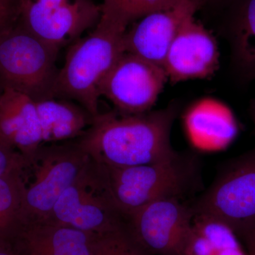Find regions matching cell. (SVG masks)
I'll use <instances>...</instances> for the list:
<instances>
[{"label":"cell","instance_id":"cell-1","mask_svg":"<svg viewBox=\"0 0 255 255\" xmlns=\"http://www.w3.org/2000/svg\"><path fill=\"white\" fill-rule=\"evenodd\" d=\"M177 114L176 104L141 114L117 110L100 113L77 140L93 160L110 167H130L174 158L179 155L171 144Z\"/></svg>","mask_w":255,"mask_h":255},{"label":"cell","instance_id":"cell-2","mask_svg":"<svg viewBox=\"0 0 255 255\" xmlns=\"http://www.w3.org/2000/svg\"><path fill=\"white\" fill-rule=\"evenodd\" d=\"M125 33L99 21L91 33L72 43L58 73L55 98L75 101L94 118L98 116L100 86L126 53Z\"/></svg>","mask_w":255,"mask_h":255},{"label":"cell","instance_id":"cell-3","mask_svg":"<svg viewBox=\"0 0 255 255\" xmlns=\"http://www.w3.org/2000/svg\"><path fill=\"white\" fill-rule=\"evenodd\" d=\"M59 50L28 31L18 20L0 34V90L12 89L35 102L54 98Z\"/></svg>","mask_w":255,"mask_h":255},{"label":"cell","instance_id":"cell-4","mask_svg":"<svg viewBox=\"0 0 255 255\" xmlns=\"http://www.w3.org/2000/svg\"><path fill=\"white\" fill-rule=\"evenodd\" d=\"M89 159L77 140L43 144L26 159L21 177L27 222L49 219L55 203Z\"/></svg>","mask_w":255,"mask_h":255},{"label":"cell","instance_id":"cell-5","mask_svg":"<svg viewBox=\"0 0 255 255\" xmlns=\"http://www.w3.org/2000/svg\"><path fill=\"white\" fill-rule=\"evenodd\" d=\"M48 221L99 236L127 226V216L114 200L105 166L90 157L55 203Z\"/></svg>","mask_w":255,"mask_h":255},{"label":"cell","instance_id":"cell-6","mask_svg":"<svg viewBox=\"0 0 255 255\" xmlns=\"http://www.w3.org/2000/svg\"><path fill=\"white\" fill-rule=\"evenodd\" d=\"M194 214L217 220L246 242L255 235V147L225 166L191 205Z\"/></svg>","mask_w":255,"mask_h":255},{"label":"cell","instance_id":"cell-7","mask_svg":"<svg viewBox=\"0 0 255 255\" xmlns=\"http://www.w3.org/2000/svg\"><path fill=\"white\" fill-rule=\"evenodd\" d=\"M104 166L114 200L127 216L157 199H182L192 187L194 177L193 164L180 155L141 165Z\"/></svg>","mask_w":255,"mask_h":255},{"label":"cell","instance_id":"cell-8","mask_svg":"<svg viewBox=\"0 0 255 255\" xmlns=\"http://www.w3.org/2000/svg\"><path fill=\"white\" fill-rule=\"evenodd\" d=\"M194 216L180 198H162L129 214L128 229L151 255H183Z\"/></svg>","mask_w":255,"mask_h":255},{"label":"cell","instance_id":"cell-9","mask_svg":"<svg viewBox=\"0 0 255 255\" xmlns=\"http://www.w3.org/2000/svg\"><path fill=\"white\" fill-rule=\"evenodd\" d=\"M100 17L101 6L92 0H20L21 24L58 50L95 27Z\"/></svg>","mask_w":255,"mask_h":255},{"label":"cell","instance_id":"cell-10","mask_svg":"<svg viewBox=\"0 0 255 255\" xmlns=\"http://www.w3.org/2000/svg\"><path fill=\"white\" fill-rule=\"evenodd\" d=\"M167 79L162 67L125 53L102 82L100 97L122 113H145L155 105Z\"/></svg>","mask_w":255,"mask_h":255},{"label":"cell","instance_id":"cell-11","mask_svg":"<svg viewBox=\"0 0 255 255\" xmlns=\"http://www.w3.org/2000/svg\"><path fill=\"white\" fill-rule=\"evenodd\" d=\"M201 3V0H179L170 7L132 23L124 35L126 53L163 68L166 55L181 26L194 16Z\"/></svg>","mask_w":255,"mask_h":255},{"label":"cell","instance_id":"cell-12","mask_svg":"<svg viewBox=\"0 0 255 255\" xmlns=\"http://www.w3.org/2000/svg\"><path fill=\"white\" fill-rule=\"evenodd\" d=\"M219 63L214 37L192 16L181 26L166 55L163 68L167 78L177 83L209 78Z\"/></svg>","mask_w":255,"mask_h":255},{"label":"cell","instance_id":"cell-13","mask_svg":"<svg viewBox=\"0 0 255 255\" xmlns=\"http://www.w3.org/2000/svg\"><path fill=\"white\" fill-rule=\"evenodd\" d=\"M98 236L51 221H28L12 245L19 255H94Z\"/></svg>","mask_w":255,"mask_h":255},{"label":"cell","instance_id":"cell-14","mask_svg":"<svg viewBox=\"0 0 255 255\" xmlns=\"http://www.w3.org/2000/svg\"><path fill=\"white\" fill-rule=\"evenodd\" d=\"M0 140L26 159L43 145L36 102L12 89L0 90Z\"/></svg>","mask_w":255,"mask_h":255},{"label":"cell","instance_id":"cell-15","mask_svg":"<svg viewBox=\"0 0 255 255\" xmlns=\"http://www.w3.org/2000/svg\"><path fill=\"white\" fill-rule=\"evenodd\" d=\"M231 64L240 81L255 80V0H234L226 28Z\"/></svg>","mask_w":255,"mask_h":255},{"label":"cell","instance_id":"cell-16","mask_svg":"<svg viewBox=\"0 0 255 255\" xmlns=\"http://www.w3.org/2000/svg\"><path fill=\"white\" fill-rule=\"evenodd\" d=\"M43 144L70 141L82 136L94 117L71 100L51 98L36 102Z\"/></svg>","mask_w":255,"mask_h":255},{"label":"cell","instance_id":"cell-17","mask_svg":"<svg viewBox=\"0 0 255 255\" xmlns=\"http://www.w3.org/2000/svg\"><path fill=\"white\" fill-rule=\"evenodd\" d=\"M183 255H246L232 230L217 220L194 214Z\"/></svg>","mask_w":255,"mask_h":255},{"label":"cell","instance_id":"cell-18","mask_svg":"<svg viewBox=\"0 0 255 255\" xmlns=\"http://www.w3.org/2000/svg\"><path fill=\"white\" fill-rule=\"evenodd\" d=\"M22 172L0 177V238L11 243L27 222Z\"/></svg>","mask_w":255,"mask_h":255},{"label":"cell","instance_id":"cell-19","mask_svg":"<svg viewBox=\"0 0 255 255\" xmlns=\"http://www.w3.org/2000/svg\"><path fill=\"white\" fill-rule=\"evenodd\" d=\"M179 0H103L100 21L127 31L130 23L155 11L167 9Z\"/></svg>","mask_w":255,"mask_h":255},{"label":"cell","instance_id":"cell-20","mask_svg":"<svg viewBox=\"0 0 255 255\" xmlns=\"http://www.w3.org/2000/svg\"><path fill=\"white\" fill-rule=\"evenodd\" d=\"M94 255H151L133 239L126 226L118 231L100 235Z\"/></svg>","mask_w":255,"mask_h":255},{"label":"cell","instance_id":"cell-21","mask_svg":"<svg viewBox=\"0 0 255 255\" xmlns=\"http://www.w3.org/2000/svg\"><path fill=\"white\" fill-rule=\"evenodd\" d=\"M26 164L22 154L0 140V177L22 172Z\"/></svg>","mask_w":255,"mask_h":255},{"label":"cell","instance_id":"cell-22","mask_svg":"<svg viewBox=\"0 0 255 255\" xmlns=\"http://www.w3.org/2000/svg\"><path fill=\"white\" fill-rule=\"evenodd\" d=\"M19 9L20 0H0V34L17 23Z\"/></svg>","mask_w":255,"mask_h":255},{"label":"cell","instance_id":"cell-23","mask_svg":"<svg viewBox=\"0 0 255 255\" xmlns=\"http://www.w3.org/2000/svg\"><path fill=\"white\" fill-rule=\"evenodd\" d=\"M0 255H19L12 243L0 238Z\"/></svg>","mask_w":255,"mask_h":255},{"label":"cell","instance_id":"cell-24","mask_svg":"<svg viewBox=\"0 0 255 255\" xmlns=\"http://www.w3.org/2000/svg\"><path fill=\"white\" fill-rule=\"evenodd\" d=\"M250 112H251L252 119L253 123L255 124V99L252 101L251 107H250Z\"/></svg>","mask_w":255,"mask_h":255},{"label":"cell","instance_id":"cell-25","mask_svg":"<svg viewBox=\"0 0 255 255\" xmlns=\"http://www.w3.org/2000/svg\"><path fill=\"white\" fill-rule=\"evenodd\" d=\"M201 1H204V0H201ZM208 1H216V0H208ZM218 1V0H217Z\"/></svg>","mask_w":255,"mask_h":255},{"label":"cell","instance_id":"cell-26","mask_svg":"<svg viewBox=\"0 0 255 255\" xmlns=\"http://www.w3.org/2000/svg\"><path fill=\"white\" fill-rule=\"evenodd\" d=\"M254 126H255V124H254Z\"/></svg>","mask_w":255,"mask_h":255}]
</instances>
